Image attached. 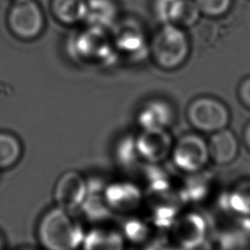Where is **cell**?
I'll return each mask as SVG.
<instances>
[{
  "label": "cell",
  "instance_id": "obj_1",
  "mask_svg": "<svg viewBox=\"0 0 250 250\" xmlns=\"http://www.w3.org/2000/svg\"><path fill=\"white\" fill-rule=\"evenodd\" d=\"M85 231L74 212L55 205L40 217L36 237L42 250H77L81 248Z\"/></svg>",
  "mask_w": 250,
  "mask_h": 250
},
{
  "label": "cell",
  "instance_id": "obj_2",
  "mask_svg": "<svg viewBox=\"0 0 250 250\" xmlns=\"http://www.w3.org/2000/svg\"><path fill=\"white\" fill-rule=\"evenodd\" d=\"M151 55L161 68L181 66L189 54V43L184 29L173 23H163L150 44Z\"/></svg>",
  "mask_w": 250,
  "mask_h": 250
},
{
  "label": "cell",
  "instance_id": "obj_3",
  "mask_svg": "<svg viewBox=\"0 0 250 250\" xmlns=\"http://www.w3.org/2000/svg\"><path fill=\"white\" fill-rule=\"evenodd\" d=\"M187 117L197 131L215 133L227 127L229 121V111L218 99L199 97L189 104Z\"/></svg>",
  "mask_w": 250,
  "mask_h": 250
},
{
  "label": "cell",
  "instance_id": "obj_4",
  "mask_svg": "<svg viewBox=\"0 0 250 250\" xmlns=\"http://www.w3.org/2000/svg\"><path fill=\"white\" fill-rule=\"evenodd\" d=\"M12 32L21 39H33L40 34L44 17L34 0H16L8 15Z\"/></svg>",
  "mask_w": 250,
  "mask_h": 250
},
{
  "label": "cell",
  "instance_id": "obj_5",
  "mask_svg": "<svg viewBox=\"0 0 250 250\" xmlns=\"http://www.w3.org/2000/svg\"><path fill=\"white\" fill-rule=\"evenodd\" d=\"M88 186L89 182L80 172L76 170L63 172L54 186L55 205L71 212L79 210L86 198Z\"/></svg>",
  "mask_w": 250,
  "mask_h": 250
},
{
  "label": "cell",
  "instance_id": "obj_6",
  "mask_svg": "<svg viewBox=\"0 0 250 250\" xmlns=\"http://www.w3.org/2000/svg\"><path fill=\"white\" fill-rule=\"evenodd\" d=\"M171 154L175 165L188 173L201 170L209 159L207 144L196 134H188L179 139Z\"/></svg>",
  "mask_w": 250,
  "mask_h": 250
},
{
  "label": "cell",
  "instance_id": "obj_7",
  "mask_svg": "<svg viewBox=\"0 0 250 250\" xmlns=\"http://www.w3.org/2000/svg\"><path fill=\"white\" fill-rule=\"evenodd\" d=\"M104 197L112 213L131 214L142 202V191L134 183L118 180L104 185Z\"/></svg>",
  "mask_w": 250,
  "mask_h": 250
},
{
  "label": "cell",
  "instance_id": "obj_8",
  "mask_svg": "<svg viewBox=\"0 0 250 250\" xmlns=\"http://www.w3.org/2000/svg\"><path fill=\"white\" fill-rule=\"evenodd\" d=\"M135 143L140 158L149 163L163 161L173 147L172 138L166 129H142Z\"/></svg>",
  "mask_w": 250,
  "mask_h": 250
},
{
  "label": "cell",
  "instance_id": "obj_9",
  "mask_svg": "<svg viewBox=\"0 0 250 250\" xmlns=\"http://www.w3.org/2000/svg\"><path fill=\"white\" fill-rule=\"evenodd\" d=\"M121 230L112 226L97 224L85 231L82 250H126Z\"/></svg>",
  "mask_w": 250,
  "mask_h": 250
},
{
  "label": "cell",
  "instance_id": "obj_10",
  "mask_svg": "<svg viewBox=\"0 0 250 250\" xmlns=\"http://www.w3.org/2000/svg\"><path fill=\"white\" fill-rule=\"evenodd\" d=\"M174 118V109L168 102L151 100L139 110L137 122L142 129H166L172 124Z\"/></svg>",
  "mask_w": 250,
  "mask_h": 250
},
{
  "label": "cell",
  "instance_id": "obj_11",
  "mask_svg": "<svg viewBox=\"0 0 250 250\" xmlns=\"http://www.w3.org/2000/svg\"><path fill=\"white\" fill-rule=\"evenodd\" d=\"M207 146L209 158L218 165L229 164L238 155L239 146L237 138L227 128L212 133Z\"/></svg>",
  "mask_w": 250,
  "mask_h": 250
},
{
  "label": "cell",
  "instance_id": "obj_12",
  "mask_svg": "<svg viewBox=\"0 0 250 250\" xmlns=\"http://www.w3.org/2000/svg\"><path fill=\"white\" fill-rule=\"evenodd\" d=\"M104 187L100 183L89 182L86 198L79 209L87 220L96 224H104L112 214L104 197Z\"/></svg>",
  "mask_w": 250,
  "mask_h": 250
},
{
  "label": "cell",
  "instance_id": "obj_13",
  "mask_svg": "<svg viewBox=\"0 0 250 250\" xmlns=\"http://www.w3.org/2000/svg\"><path fill=\"white\" fill-rule=\"evenodd\" d=\"M116 13L112 0H86L84 21L94 28L104 29L114 22Z\"/></svg>",
  "mask_w": 250,
  "mask_h": 250
},
{
  "label": "cell",
  "instance_id": "obj_14",
  "mask_svg": "<svg viewBox=\"0 0 250 250\" xmlns=\"http://www.w3.org/2000/svg\"><path fill=\"white\" fill-rule=\"evenodd\" d=\"M22 144L10 131H0V171L14 167L21 158Z\"/></svg>",
  "mask_w": 250,
  "mask_h": 250
},
{
  "label": "cell",
  "instance_id": "obj_15",
  "mask_svg": "<svg viewBox=\"0 0 250 250\" xmlns=\"http://www.w3.org/2000/svg\"><path fill=\"white\" fill-rule=\"evenodd\" d=\"M52 10L56 18L67 24L84 21L86 0H53Z\"/></svg>",
  "mask_w": 250,
  "mask_h": 250
},
{
  "label": "cell",
  "instance_id": "obj_16",
  "mask_svg": "<svg viewBox=\"0 0 250 250\" xmlns=\"http://www.w3.org/2000/svg\"><path fill=\"white\" fill-rule=\"evenodd\" d=\"M118 48L127 55L138 57L144 55L146 44L145 38L140 30L134 28H125L117 36Z\"/></svg>",
  "mask_w": 250,
  "mask_h": 250
},
{
  "label": "cell",
  "instance_id": "obj_17",
  "mask_svg": "<svg viewBox=\"0 0 250 250\" xmlns=\"http://www.w3.org/2000/svg\"><path fill=\"white\" fill-rule=\"evenodd\" d=\"M201 13L194 0H180L172 17L171 23L180 27L193 25L200 17Z\"/></svg>",
  "mask_w": 250,
  "mask_h": 250
},
{
  "label": "cell",
  "instance_id": "obj_18",
  "mask_svg": "<svg viewBox=\"0 0 250 250\" xmlns=\"http://www.w3.org/2000/svg\"><path fill=\"white\" fill-rule=\"evenodd\" d=\"M114 158L117 163L124 168L134 166L136 161L140 159L137 151L135 137L125 136L116 145L114 149Z\"/></svg>",
  "mask_w": 250,
  "mask_h": 250
},
{
  "label": "cell",
  "instance_id": "obj_19",
  "mask_svg": "<svg viewBox=\"0 0 250 250\" xmlns=\"http://www.w3.org/2000/svg\"><path fill=\"white\" fill-rule=\"evenodd\" d=\"M127 242L139 243L145 240L147 235L148 229L146 225L139 219H128L120 229Z\"/></svg>",
  "mask_w": 250,
  "mask_h": 250
},
{
  "label": "cell",
  "instance_id": "obj_20",
  "mask_svg": "<svg viewBox=\"0 0 250 250\" xmlns=\"http://www.w3.org/2000/svg\"><path fill=\"white\" fill-rule=\"evenodd\" d=\"M201 223V220L198 217L190 216L187 217L182 221L178 227V239L184 246H192L197 244L200 240L192 234V229Z\"/></svg>",
  "mask_w": 250,
  "mask_h": 250
},
{
  "label": "cell",
  "instance_id": "obj_21",
  "mask_svg": "<svg viewBox=\"0 0 250 250\" xmlns=\"http://www.w3.org/2000/svg\"><path fill=\"white\" fill-rule=\"evenodd\" d=\"M201 14L208 17H220L230 8L232 0H194Z\"/></svg>",
  "mask_w": 250,
  "mask_h": 250
},
{
  "label": "cell",
  "instance_id": "obj_22",
  "mask_svg": "<svg viewBox=\"0 0 250 250\" xmlns=\"http://www.w3.org/2000/svg\"><path fill=\"white\" fill-rule=\"evenodd\" d=\"M180 0H154L153 11L162 23H171L173 14Z\"/></svg>",
  "mask_w": 250,
  "mask_h": 250
},
{
  "label": "cell",
  "instance_id": "obj_23",
  "mask_svg": "<svg viewBox=\"0 0 250 250\" xmlns=\"http://www.w3.org/2000/svg\"><path fill=\"white\" fill-rule=\"evenodd\" d=\"M231 201L239 212L250 213V183L239 185L232 195Z\"/></svg>",
  "mask_w": 250,
  "mask_h": 250
},
{
  "label": "cell",
  "instance_id": "obj_24",
  "mask_svg": "<svg viewBox=\"0 0 250 250\" xmlns=\"http://www.w3.org/2000/svg\"><path fill=\"white\" fill-rule=\"evenodd\" d=\"M238 97L242 104L250 109V76L245 78L239 85Z\"/></svg>",
  "mask_w": 250,
  "mask_h": 250
},
{
  "label": "cell",
  "instance_id": "obj_25",
  "mask_svg": "<svg viewBox=\"0 0 250 250\" xmlns=\"http://www.w3.org/2000/svg\"><path fill=\"white\" fill-rule=\"evenodd\" d=\"M243 141L247 147V149L250 151V122L246 125L244 132H243Z\"/></svg>",
  "mask_w": 250,
  "mask_h": 250
},
{
  "label": "cell",
  "instance_id": "obj_26",
  "mask_svg": "<svg viewBox=\"0 0 250 250\" xmlns=\"http://www.w3.org/2000/svg\"><path fill=\"white\" fill-rule=\"evenodd\" d=\"M17 250H42V249L34 247V246H31V245H25V246H21V247L18 248Z\"/></svg>",
  "mask_w": 250,
  "mask_h": 250
},
{
  "label": "cell",
  "instance_id": "obj_27",
  "mask_svg": "<svg viewBox=\"0 0 250 250\" xmlns=\"http://www.w3.org/2000/svg\"><path fill=\"white\" fill-rule=\"evenodd\" d=\"M4 248H5L4 238H3V236H2L1 233H0V250H4Z\"/></svg>",
  "mask_w": 250,
  "mask_h": 250
}]
</instances>
